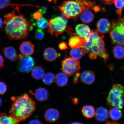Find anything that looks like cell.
<instances>
[{"mask_svg": "<svg viewBox=\"0 0 124 124\" xmlns=\"http://www.w3.org/2000/svg\"><path fill=\"white\" fill-rule=\"evenodd\" d=\"M4 31L5 35L9 39L18 40L26 39L32 30L31 23L22 15H16L13 11L4 16Z\"/></svg>", "mask_w": 124, "mask_h": 124, "instance_id": "obj_1", "label": "cell"}, {"mask_svg": "<svg viewBox=\"0 0 124 124\" xmlns=\"http://www.w3.org/2000/svg\"><path fill=\"white\" fill-rule=\"evenodd\" d=\"M10 110L11 115L20 122L25 120L32 115L36 108L35 102L27 94L12 98Z\"/></svg>", "mask_w": 124, "mask_h": 124, "instance_id": "obj_2", "label": "cell"}, {"mask_svg": "<svg viewBox=\"0 0 124 124\" xmlns=\"http://www.w3.org/2000/svg\"><path fill=\"white\" fill-rule=\"evenodd\" d=\"M91 32L90 37L83 43L82 48L85 54H94L106 61L108 55L105 48L103 39L104 36L96 30L91 31Z\"/></svg>", "mask_w": 124, "mask_h": 124, "instance_id": "obj_3", "label": "cell"}, {"mask_svg": "<svg viewBox=\"0 0 124 124\" xmlns=\"http://www.w3.org/2000/svg\"><path fill=\"white\" fill-rule=\"evenodd\" d=\"M58 8L66 18L74 20L77 19L85 9H88L77 0L65 1Z\"/></svg>", "mask_w": 124, "mask_h": 124, "instance_id": "obj_4", "label": "cell"}, {"mask_svg": "<svg viewBox=\"0 0 124 124\" xmlns=\"http://www.w3.org/2000/svg\"><path fill=\"white\" fill-rule=\"evenodd\" d=\"M67 20L63 16H58L52 18L49 22L47 31L53 37L57 38L65 31L70 33L72 28L68 26Z\"/></svg>", "mask_w": 124, "mask_h": 124, "instance_id": "obj_5", "label": "cell"}, {"mask_svg": "<svg viewBox=\"0 0 124 124\" xmlns=\"http://www.w3.org/2000/svg\"><path fill=\"white\" fill-rule=\"evenodd\" d=\"M108 104L114 108L122 109L124 103V87L122 85H113L107 98Z\"/></svg>", "mask_w": 124, "mask_h": 124, "instance_id": "obj_6", "label": "cell"}, {"mask_svg": "<svg viewBox=\"0 0 124 124\" xmlns=\"http://www.w3.org/2000/svg\"><path fill=\"white\" fill-rule=\"evenodd\" d=\"M110 34L113 44L124 46V17L112 21Z\"/></svg>", "mask_w": 124, "mask_h": 124, "instance_id": "obj_7", "label": "cell"}, {"mask_svg": "<svg viewBox=\"0 0 124 124\" xmlns=\"http://www.w3.org/2000/svg\"><path fill=\"white\" fill-rule=\"evenodd\" d=\"M80 69V61L73 58H66L62 62V70L69 76L77 73Z\"/></svg>", "mask_w": 124, "mask_h": 124, "instance_id": "obj_8", "label": "cell"}, {"mask_svg": "<svg viewBox=\"0 0 124 124\" xmlns=\"http://www.w3.org/2000/svg\"><path fill=\"white\" fill-rule=\"evenodd\" d=\"M18 58L19 59L18 69L20 72L26 73L30 72L35 65V61L33 58L23 54H19Z\"/></svg>", "mask_w": 124, "mask_h": 124, "instance_id": "obj_9", "label": "cell"}, {"mask_svg": "<svg viewBox=\"0 0 124 124\" xmlns=\"http://www.w3.org/2000/svg\"><path fill=\"white\" fill-rule=\"evenodd\" d=\"M77 35L80 38L84 39L86 41L90 37L91 31L89 26L84 24L78 25L75 28Z\"/></svg>", "mask_w": 124, "mask_h": 124, "instance_id": "obj_10", "label": "cell"}, {"mask_svg": "<svg viewBox=\"0 0 124 124\" xmlns=\"http://www.w3.org/2000/svg\"><path fill=\"white\" fill-rule=\"evenodd\" d=\"M59 111L54 108H49L45 112L44 117L46 121L50 123H54L58 121L60 117Z\"/></svg>", "mask_w": 124, "mask_h": 124, "instance_id": "obj_11", "label": "cell"}, {"mask_svg": "<svg viewBox=\"0 0 124 124\" xmlns=\"http://www.w3.org/2000/svg\"><path fill=\"white\" fill-rule=\"evenodd\" d=\"M19 49L21 53L26 56L32 55L35 51L34 46L29 41L23 42L20 46Z\"/></svg>", "mask_w": 124, "mask_h": 124, "instance_id": "obj_12", "label": "cell"}, {"mask_svg": "<svg viewBox=\"0 0 124 124\" xmlns=\"http://www.w3.org/2000/svg\"><path fill=\"white\" fill-rule=\"evenodd\" d=\"M97 27L98 31L101 34L108 33L110 30L111 25L110 22L106 18H102L98 22Z\"/></svg>", "mask_w": 124, "mask_h": 124, "instance_id": "obj_13", "label": "cell"}, {"mask_svg": "<svg viewBox=\"0 0 124 124\" xmlns=\"http://www.w3.org/2000/svg\"><path fill=\"white\" fill-rule=\"evenodd\" d=\"M86 41L84 39L79 37L76 34L73 33L71 35L69 40V45L70 47L72 48H81L83 43Z\"/></svg>", "mask_w": 124, "mask_h": 124, "instance_id": "obj_14", "label": "cell"}, {"mask_svg": "<svg viewBox=\"0 0 124 124\" xmlns=\"http://www.w3.org/2000/svg\"><path fill=\"white\" fill-rule=\"evenodd\" d=\"M80 78L82 83L90 85L93 84L95 81V76L92 71H85L82 72Z\"/></svg>", "mask_w": 124, "mask_h": 124, "instance_id": "obj_15", "label": "cell"}, {"mask_svg": "<svg viewBox=\"0 0 124 124\" xmlns=\"http://www.w3.org/2000/svg\"><path fill=\"white\" fill-rule=\"evenodd\" d=\"M2 52L7 58L12 62H15L18 59V55L15 48L11 46L5 47L2 49Z\"/></svg>", "mask_w": 124, "mask_h": 124, "instance_id": "obj_16", "label": "cell"}, {"mask_svg": "<svg viewBox=\"0 0 124 124\" xmlns=\"http://www.w3.org/2000/svg\"><path fill=\"white\" fill-rule=\"evenodd\" d=\"M60 54L52 48H48L45 50L43 54L44 58L49 62L54 61L60 57Z\"/></svg>", "mask_w": 124, "mask_h": 124, "instance_id": "obj_17", "label": "cell"}, {"mask_svg": "<svg viewBox=\"0 0 124 124\" xmlns=\"http://www.w3.org/2000/svg\"><path fill=\"white\" fill-rule=\"evenodd\" d=\"M108 110L104 108L100 107L97 108L95 112V118L98 121L103 122L108 118Z\"/></svg>", "mask_w": 124, "mask_h": 124, "instance_id": "obj_18", "label": "cell"}, {"mask_svg": "<svg viewBox=\"0 0 124 124\" xmlns=\"http://www.w3.org/2000/svg\"><path fill=\"white\" fill-rule=\"evenodd\" d=\"M19 121L11 115L4 113L0 114V124H18Z\"/></svg>", "mask_w": 124, "mask_h": 124, "instance_id": "obj_19", "label": "cell"}, {"mask_svg": "<svg viewBox=\"0 0 124 124\" xmlns=\"http://www.w3.org/2000/svg\"><path fill=\"white\" fill-rule=\"evenodd\" d=\"M35 95V98L39 101L43 102L46 101L48 98L49 93L45 88H40L36 91Z\"/></svg>", "mask_w": 124, "mask_h": 124, "instance_id": "obj_20", "label": "cell"}, {"mask_svg": "<svg viewBox=\"0 0 124 124\" xmlns=\"http://www.w3.org/2000/svg\"><path fill=\"white\" fill-rule=\"evenodd\" d=\"M55 81L57 86L60 87H63L68 83L67 75L63 72L59 73L55 76Z\"/></svg>", "mask_w": 124, "mask_h": 124, "instance_id": "obj_21", "label": "cell"}, {"mask_svg": "<svg viewBox=\"0 0 124 124\" xmlns=\"http://www.w3.org/2000/svg\"><path fill=\"white\" fill-rule=\"evenodd\" d=\"M80 20L85 24H89L92 22L94 19L93 13L88 9H85L80 15Z\"/></svg>", "mask_w": 124, "mask_h": 124, "instance_id": "obj_22", "label": "cell"}, {"mask_svg": "<svg viewBox=\"0 0 124 124\" xmlns=\"http://www.w3.org/2000/svg\"><path fill=\"white\" fill-rule=\"evenodd\" d=\"M82 114L87 118H92L95 115V111L94 108L91 105H85L82 109Z\"/></svg>", "mask_w": 124, "mask_h": 124, "instance_id": "obj_23", "label": "cell"}, {"mask_svg": "<svg viewBox=\"0 0 124 124\" xmlns=\"http://www.w3.org/2000/svg\"><path fill=\"white\" fill-rule=\"evenodd\" d=\"M31 75L33 78L36 80L42 78L45 75V72L43 68L39 66H36L32 69Z\"/></svg>", "mask_w": 124, "mask_h": 124, "instance_id": "obj_24", "label": "cell"}, {"mask_svg": "<svg viewBox=\"0 0 124 124\" xmlns=\"http://www.w3.org/2000/svg\"><path fill=\"white\" fill-rule=\"evenodd\" d=\"M85 53L82 48H74L71 49L70 55L72 58L78 60L81 59Z\"/></svg>", "mask_w": 124, "mask_h": 124, "instance_id": "obj_25", "label": "cell"}, {"mask_svg": "<svg viewBox=\"0 0 124 124\" xmlns=\"http://www.w3.org/2000/svg\"><path fill=\"white\" fill-rule=\"evenodd\" d=\"M120 109L118 108H113L110 110L109 114L110 117L113 120H118L122 117V113Z\"/></svg>", "mask_w": 124, "mask_h": 124, "instance_id": "obj_26", "label": "cell"}, {"mask_svg": "<svg viewBox=\"0 0 124 124\" xmlns=\"http://www.w3.org/2000/svg\"><path fill=\"white\" fill-rule=\"evenodd\" d=\"M113 52L116 58L120 59L124 58V48L123 46H114Z\"/></svg>", "mask_w": 124, "mask_h": 124, "instance_id": "obj_27", "label": "cell"}, {"mask_svg": "<svg viewBox=\"0 0 124 124\" xmlns=\"http://www.w3.org/2000/svg\"><path fill=\"white\" fill-rule=\"evenodd\" d=\"M113 3L117 9L116 12L119 18H121L122 12L124 8V0H114Z\"/></svg>", "mask_w": 124, "mask_h": 124, "instance_id": "obj_28", "label": "cell"}, {"mask_svg": "<svg viewBox=\"0 0 124 124\" xmlns=\"http://www.w3.org/2000/svg\"><path fill=\"white\" fill-rule=\"evenodd\" d=\"M55 76L53 73L48 72L45 74L43 79V83L46 85H52L55 81Z\"/></svg>", "mask_w": 124, "mask_h": 124, "instance_id": "obj_29", "label": "cell"}, {"mask_svg": "<svg viewBox=\"0 0 124 124\" xmlns=\"http://www.w3.org/2000/svg\"><path fill=\"white\" fill-rule=\"evenodd\" d=\"M37 21L36 25L39 29H45L48 25L49 21L46 18L42 17Z\"/></svg>", "mask_w": 124, "mask_h": 124, "instance_id": "obj_30", "label": "cell"}, {"mask_svg": "<svg viewBox=\"0 0 124 124\" xmlns=\"http://www.w3.org/2000/svg\"><path fill=\"white\" fill-rule=\"evenodd\" d=\"M15 5H17L11 3L10 0H0V9H3L10 6H12L15 9L14 6Z\"/></svg>", "mask_w": 124, "mask_h": 124, "instance_id": "obj_31", "label": "cell"}, {"mask_svg": "<svg viewBox=\"0 0 124 124\" xmlns=\"http://www.w3.org/2000/svg\"><path fill=\"white\" fill-rule=\"evenodd\" d=\"M45 34L43 31L40 29H37L35 33V37L37 39L41 40L44 38Z\"/></svg>", "mask_w": 124, "mask_h": 124, "instance_id": "obj_32", "label": "cell"}, {"mask_svg": "<svg viewBox=\"0 0 124 124\" xmlns=\"http://www.w3.org/2000/svg\"><path fill=\"white\" fill-rule=\"evenodd\" d=\"M7 87L3 82H0V94L3 95L7 92Z\"/></svg>", "mask_w": 124, "mask_h": 124, "instance_id": "obj_33", "label": "cell"}, {"mask_svg": "<svg viewBox=\"0 0 124 124\" xmlns=\"http://www.w3.org/2000/svg\"><path fill=\"white\" fill-rule=\"evenodd\" d=\"M43 14L41 12L38 11L33 14L32 15V18L37 21L43 17Z\"/></svg>", "mask_w": 124, "mask_h": 124, "instance_id": "obj_34", "label": "cell"}, {"mask_svg": "<svg viewBox=\"0 0 124 124\" xmlns=\"http://www.w3.org/2000/svg\"><path fill=\"white\" fill-rule=\"evenodd\" d=\"M59 47L61 50H66L68 48L67 43L64 42L60 43L59 45Z\"/></svg>", "mask_w": 124, "mask_h": 124, "instance_id": "obj_35", "label": "cell"}, {"mask_svg": "<svg viewBox=\"0 0 124 124\" xmlns=\"http://www.w3.org/2000/svg\"><path fill=\"white\" fill-rule=\"evenodd\" d=\"M101 1L105 5H111L113 3L114 0H101Z\"/></svg>", "mask_w": 124, "mask_h": 124, "instance_id": "obj_36", "label": "cell"}, {"mask_svg": "<svg viewBox=\"0 0 124 124\" xmlns=\"http://www.w3.org/2000/svg\"><path fill=\"white\" fill-rule=\"evenodd\" d=\"M4 60L5 59L0 54V69L4 67Z\"/></svg>", "mask_w": 124, "mask_h": 124, "instance_id": "obj_37", "label": "cell"}, {"mask_svg": "<svg viewBox=\"0 0 124 124\" xmlns=\"http://www.w3.org/2000/svg\"><path fill=\"white\" fill-rule=\"evenodd\" d=\"M29 124H42L40 121L38 120H31Z\"/></svg>", "mask_w": 124, "mask_h": 124, "instance_id": "obj_38", "label": "cell"}, {"mask_svg": "<svg viewBox=\"0 0 124 124\" xmlns=\"http://www.w3.org/2000/svg\"><path fill=\"white\" fill-rule=\"evenodd\" d=\"M47 9V8L46 7H42L39 9V11L43 14H45L46 13Z\"/></svg>", "mask_w": 124, "mask_h": 124, "instance_id": "obj_39", "label": "cell"}, {"mask_svg": "<svg viewBox=\"0 0 124 124\" xmlns=\"http://www.w3.org/2000/svg\"><path fill=\"white\" fill-rule=\"evenodd\" d=\"M89 57L91 59H94L96 58L97 56L94 54L90 53L89 54Z\"/></svg>", "mask_w": 124, "mask_h": 124, "instance_id": "obj_40", "label": "cell"}, {"mask_svg": "<svg viewBox=\"0 0 124 124\" xmlns=\"http://www.w3.org/2000/svg\"><path fill=\"white\" fill-rule=\"evenodd\" d=\"M72 101L74 104L76 105L78 103V99L76 98L74 99H73Z\"/></svg>", "mask_w": 124, "mask_h": 124, "instance_id": "obj_41", "label": "cell"}, {"mask_svg": "<svg viewBox=\"0 0 124 124\" xmlns=\"http://www.w3.org/2000/svg\"><path fill=\"white\" fill-rule=\"evenodd\" d=\"M4 22L2 20L1 18H0V30L2 28Z\"/></svg>", "mask_w": 124, "mask_h": 124, "instance_id": "obj_42", "label": "cell"}, {"mask_svg": "<svg viewBox=\"0 0 124 124\" xmlns=\"http://www.w3.org/2000/svg\"><path fill=\"white\" fill-rule=\"evenodd\" d=\"M105 124H119L117 123V122H106V123Z\"/></svg>", "mask_w": 124, "mask_h": 124, "instance_id": "obj_43", "label": "cell"}, {"mask_svg": "<svg viewBox=\"0 0 124 124\" xmlns=\"http://www.w3.org/2000/svg\"><path fill=\"white\" fill-rule=\"evenodd\" d=\"M47 0L49 1V2H54V4H56L57 3V1H58V0Z\"/></svg>", "mask_w": 124, "mask_h": 124, "instance_id": "obj_44", "label": "cell"}, {"mask_svg": "<svg viewBox=\"0 0 124 124\" xmlns=\"http://www.w3.org/2000/svg\"><path fill=\"white\" fill-rule=\"evenodd\" d=\"M78 78L75 76L74 77V83H77L78 82Z\"/></svg>", "mask_w": 124, "mask_h": 124, "instance_id": "obj_45", "label": "cell"}, {"mask_svg": "<svg viewBox=\"0 0 124 124\" xmlns=\"http://www.w3.org/2000/svg\"><path fill=\"white\" fill-rule=\"evenodd\" d=\"M70 124H83L79 123V122H74V123H71Z\"/></svg>", "mask_w": 124, "mask_h": 124, "instance_id": "obj_46", "label": "cell"}, {"mask_svg": "<svg viewBox=\"0 0 124 124\" xmlns=\"http://www.w3.org/2000/svg\"><path fill=\"white\" fill-rule=\"evenodd\" d=\"M2 103V100L0 98V106H1V104Z\"/></svg>", "mask_w": 124, "mask_h": 124, "instance_id": "obj_47", "label": "cell"}, {"mask_svg": "<svg viewBox=\"0 0 124 124\" xmlns=\"http://www.w3.org/2000/svg\"></svg>", "mask_w": 124, "mask_h": 124, "instance_id": "obj_48", "label": "cell"}]
</instances>
